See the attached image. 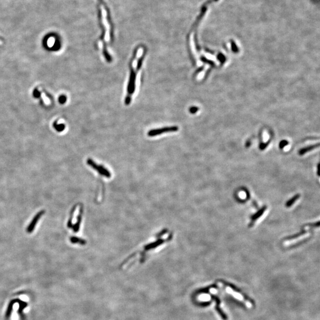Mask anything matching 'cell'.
I'll return each mask as SVG.
<instances>
[{
	"instance_id": "cell-6",
	"label": "cell",
	"mask_w": 320,
	"mask_h": 320,
	"mask_svg": "<svg viewBox=\"0 0 320 320\" xmlns=\"http://www.w3.org/2000/svg\"><path fill=\"white\" fill-rule=\"evenodd\" d=\"M101 2V3L103 4V6H104V9L106 10L107 13V21L109 22V23L111 26V38L112 39H113V24L112 23V20H111V16H110V10L109 8H107V6L106 4L105 3V2L104 1V0H99Z\"/></svg>"
},
{
	"instance_id": "cell-10",
	"label": "cell",
	"mask_w": 320,
	"mask_h": 320,
	"mask_svg": "<svg viewBox=\"0 0 320 320\" xmlns=\"http://www.w3.org/2000/svg\"><path fill=\"white\" fill-rule=\"evenodd\" d=\"M197 299H198L199 301H201L207 302L211 300V297L210 295H208V294H202V295H199L198 296Z\"/></svg>"
},
{
	"instance_id": "cell-2",
	"label": "cell",
	"mask_w": 320,
	"mask_h": 320,
	"mask_svg": "<svg viewBox=\"0 0 320 320\" xmlns=\"http://www.w3.org/2000/svg\"><path fill=\"white\" fill-rule=\"evenodd\" d=\"M87 163H88V165L90 166H91L95 170L98 171L99 173V174H100L101 175L105 176V177H106L107 178L110 177V176H111L110 173L105 167H104L103 165H97L95 163H94V161L91 159H88V161H87Z\"/></svg>"
},
{
	"instance_id": "cell-13",
	"label": "cell",
	"mask_w": 320,
	"mask_h": 320,
	"mask_svg": "<svg viewBox=\"0 0 320 320\" xmlns=\"http://www.w3.org/2000/svg\"><path fill=\"white\" fill-rule=\"evenodd\" d=\"M67 100V98L65 95H62V96H60L59 99V100L60 103H64L65 102V101Z\"/></svg>"
},
{
	"instance_id": "cell-9",
	"label": "cell",
	"mask_w": 320,
	"mask_h": 320,
	"mask_svg": "<svg viewBox=\"0 0 320 320\" xmlns=\"http://www.w3.org/2000/svg\"><path fill=\"white\" fill-rule=\"evenodd\" d=\"M299 197H300V195H295V196H294L292 198H291L286 203V207H290L294 203H295V202L299 198Z\"/></svg>"
},
{
	"instance_id": "cell-8",
	"label": "cell",
	"mask_w": 320,
	"mask_h": 320,
	"mask_svg": "<svg viewBox=\"0 0 320 320\" xmlns=\"http://www.w3.org/2000/svg\"><path fill=\"white\" fill-rule=\"evenodd\" d=\"M320 146V144H316L315 145H312V146H308V147H306V148H305L302 149L301 150L299 151V154H300V155H303V154H305L306 152H309V151H311V150H314V148H317V147H318V146Z\"/></svg>"
},
{
	"instance_id": "cell-12",
	"label": "cell",
	"mask_w": 320,
	"mask_h": 320,
	"mask_svg": "<svg viewBox=\"0 0 320 320\" xmlns=\"http://www.w3.org/2000/svg\"><path fill=\"white\" fill-rule=\"evenodd\" d=\"M307 226H310V227H314V228H316V227H320V221H319V222H316V223H314V224H308Z\"/></svg>"
},
{
	"instance_id": "cell-15",
	"label": "cell",
	"mask_w": 320,
	"mask_h": 320,
	"mask_svg": "<svg viewBox=\"0 0 320 320\" xmlns=\"http://www.w3.org/2000/svg\"><path fill=\"white\" fill-rule=\"evenodd\" d=\"M209 290H210L211 293H212V294H217V292H218L217 289H215V288H211Z\"/></svg>"
},
{
	"instance_id": "cell-11",
	"label": "cell",
	"mask_w": 320,
	"mask_h": 320,
	"mask_svg": "<svg viewBox=\"0 0 320 320\" xmlns=\"http://www.w3.org/2000/svg\"><path fill=\"white\" fill-rule=\"evenodd\" d=\"M71 242L73 244L76 243H80L81 245H84L86 242L84 240H82V239H78L77 237H72L71 238Z\"/></svg>"
},
{
	"instance_id": "cell-4",
	"label": "cell",
	"mask_w": 320,
	"mask_h": 320,
	"mask_svg": "<svg viewBox=\"0 0 320 320\" xmlns=\"http://www.w3.org/2000/svg\"><path fill=\"white\" fill-rule=\"evenodd\" d=\"M45 213V211L44 210H42V211H40V212H39L35 216L34 218H33V220H31V222L30 223V224L29 225V226H27V232L28 233H31L34 231L35 228V226L36 225L37 223H38L39 220H40V218L42 217V216H43Z\"/></svg>"
},
{
	"instance_id": "cell-1",
	"label": "cell",
	"mask_w": 320,
	"mask_h": 320,
	"mask_svg": "<svg viewBox=\"0 0 320 320\" xmlns=\"http://www.w3.org/2000/svg\"><path fill=\"white\" fill-rule=\"evenodd\" d=\"M98 16H99V24L100 26L101 29L102 30V35H101V36L100 39L102 40V41L103 42V53H104V55L105 58H106L107 61L108 62H110L112 61V58L110 57V56L109 55V54L108 53V52L106 48V44L104 42V38H105V34H106V30H105V27L103 25V24L102 23V20H101V12L100 8L99 6V8H98Z\"/></svg>"
},
{
	"instance_id": "cell-7",
	"label": "cell",
	"mask_w": 320,
	"mask_h": 320,
	"mask_svg": "<svg viewBox=\"0 0 320 320\" xmlns=\"http://www.w3.org/2000/svg\"><path fill=\"white\" fill-rule=\"evenodd\" d=\"M266 209V206H264L262 207L260 210H259V211H258L257 212H256L255 214H254V215L251 216V222H252V223H251V224H250V226L251 225V224H253V222L256 221V220H257V219H258L260 216H262V215L263 214Z\"/></svg>"
},
{
	"instance_id": "cell-5",
	"label": "cell",
	"mask_w": 320,
	"mask_h": 320,
	"mask_svg": "<svg viewBox=\"0 0 320 320\" xmlns=\"http://www.w3.org/2000/svg\"><path fill=\"white\" fill-rule=\"evenodd\" d=\"M177 130V127H169V128H164L161 129H152L150 130L148 132V135L149 137H154L157 136L160 134L163 133L165 132H173V131H176Z\"/></svg>"
},
{
	"instance_id": "cell-3",
	"label": "cell",
	"mask_w": 320,
	"mask_h": 320,
	"mask_svg": "<svg viewBox=\"0 0 320 320\" xmlns=\"http://www.w3.org/2000/svg\"><path fill=\"white\" fill-rule=\"evenodd\" d=\"M226 290V292L230 294V295H232L235 298H236L237 299H238L240 301L243 302L245 304V305H246V307L248 308H250L252 307V304L250 302L247 301H245L244 298V297L241 295L240 294H239L238 292L234 291L232 288H231L230 287H228L227 286L225 288Z\"/></svg>"
},
{
	"instance_id": "cell-14",
	"label": "cell",
	"mask_w": 320,
	"mask_h": 320,
	"mask_svg": "<svg viewBox=\"0 0 320 320\" xmlns=\"http://www.w3.org/2000/svg\"><path fill=\"white\" fill-rule=\"evenodd\" d=\"M288 144V142L286 141H283L282 142H281V144H280V147L281 148H283L285 146H286V145Z\"/></svg>"
}]
</instances>
